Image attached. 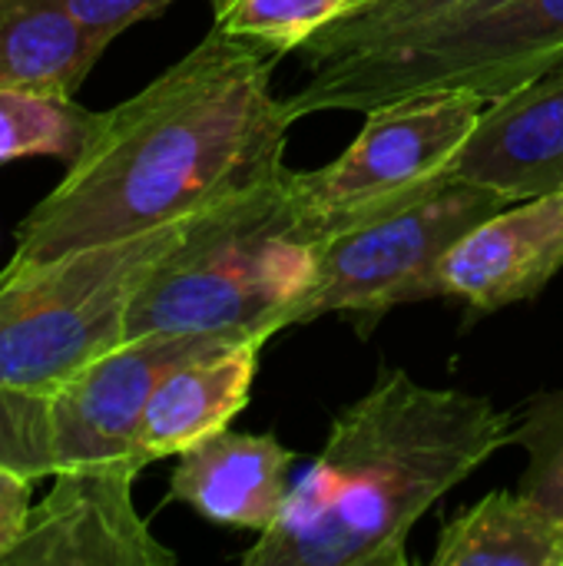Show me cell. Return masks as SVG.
I'll list each match as a JSON object with an SVG mask.
<instances>
[{
	"label": "cell",
	"instance_id": "cell-1",
	"mask_svg": "<svg viewBox=\"0 0 563 566\" xmlns=\"http://www.w3.org/2000/svg\"><path fill=\"white\" fill-rule=\"evenodd\" d=\"M279 56L212 27L136 96L96 113L63 179L20 222L3 269L192 219L275 176L295 123L272 93Z\"/></svg>",
	"mask_w": 563,
	"mask_h": 566
},
{
	"label": "cell",
	"instance_id": "cell-2",
	"mask_svg": "<svg viewBox=\"0 0 563 566\" xmlns=\"http://www.w3.org/2000/svg\"><path fill=\"white\" fill-rule=\"evenodd\" d=\"M514 415L491 398L385 371L348 401L246 566H408L415 524L501 448Z\"/></svg>",
	"mask_w": 563,
	"mask_h": 566
},
{
	"label": "cell",
	"instance_id": "cell-3",
	"mask_svg": "<svg viewBox=\"0 0 563 566\" xmlns=\"http://www.w3.org/2000/svg\"><path fill=\"white\" fill-rule=\"evenodd\" d=\"M292 172L282 166L196 212L133 295L126 338L285 332L319 265V239L302 222Z\"/></svg>",
	"mask_w": 563,
	"mask_h": 566
},
{
	"label": "cell",
	"instance_id": "cell-4",
	"mask_svg": "<svg viewBox=\"0 0 563 566\" xmlns=\"http://www.w3.org/2000/svg\"><path fill=\"white\" fill-rule=\"evenodd\" d=\"M554 70H563V0H498L405 43L315 66L285 103L302 119L329 109L368 113L438 90L498 99Z\"/></svg>",
	"mask_w": 563,
	"mask_h": 566
},
{
	"label": "cell",
	"instance_id": "cell-5",
	"mask_svg": "<svg viewBox=\"0 0 563 566\" xmlns=\"http://www.w3.org/2000/svg\"><path fill=\"white\" fill-rule=\"evenodd\" d=\"M189 219L0 272V385L53 395L126 342V315L149 269Z\"/></svg>",
	"mask_w": 563,
	"mask_h": 566
},
{
	"label": "cell",
	"instance_id": "cell-6",
	"mask_svg": "<svg viewBox=\"0 0 563 566\" xmlns=\"http://www.w3.org/2000/svg\"><path fill=\"white\" fill-rule=\"evenodd\" d=\"M488 103V96L468 90H438L368 109L365 126L342 156L292 172L305 229L322 242L438 192L455 179V159Z\"/></svg>",
	"mask_w": 563,
	"mask_h": 566
},
{
	"label": "cell",
	"instance_id": "cell-7",
	"mask_svg": "<svg viewBox=\"0 0 563 566\" xmlns=\"http://www.w3.org/2000/svg\"><path fill=\"white\" fill-rule=\"evenodd\" d=\"M504 206H511L508 196L455 176L402 212L325 235L319 242L315 279L289 312L285 332L322 315H345L368 338L388 312L445 298L441 262L448 249Z\"/></svg>",
	"mask_w": 563,
	"mask_h": 566
},
{
	"label": "cell",
	"instance_id": "cell-8",
	"mask_svg": "<svg viewBox=\"0 0 563 566\" xmlns=\"http://www.w3.org/2000/svg\"><path fill=\"white\" fill-rule=\"evenodd\" d=\"M239 338L249 335L149 332V335L126 338L123 345L90 361L63 388L53 391L56 464L76 468V464L129 461L146 468L136 454V434L156 385L179 361Z\"/></svg>",
	"mask_w": 563,
	"mask_h": 566
},
{
	"label": "cell",
	"instance_id": "cell-9",
	"mask_svg": "<svg viewBox=\"0 0 563 566\" xmlns=\"http://www.w3.org/2000/svg\"><path fill=\"white\" fill-rule=\"evenodd\" d=\"M143 468L76 464L53 474L50 494L30 507L27 524L3 566H173L139 517L133 484Z\"/></svg>",
	"mask_w": 563,
	"mask_h": 566
},
{
	"label": "cell",
	"instance_id": "cell-10",
	"mask_svg": "<svg viewBox=\"0 0 563 566\" xmlns=\"http://www.w3.org/2000/svg\"><path fill=\"white\" fill-rule=\"evenodd\" d=\"M561 269L563 192H548L471 226L441 262V289L481 318L538 298Z\"/></svg>",
	"mask_w": 563,
	"mask_h": 566
},
{
	"label": "cell",
	"instance_id": "cell-11",
	"mask_svg": "<svg viewBox=\"0 0 563 566\" xmlns=\"http://www.w3.org/2000/svg\"><path fill=\"white\" fill-rule=\"evenodd\" d=\"M455 176L511 202L563 192V70L491 99L455 159Z\"/></svg>",
	"mask_w": 563,
	"mask_h": 566
},
{
	"label": "cell",
	"instance_id": "cell-12",
	"mask_svg": "<svg viewBox=\"0 0 563 566\" xmlns=\"http://www.w3.org/2000/svg\"><path fill=\"white\" fill-rule=\"evenodd\" d=\"M295 454L272 434L216 431L176 454L169 501L219 527L269 531L285 507Z\"/></svg>",
	"mask_w": 563,
	"mask_h": 566
},
{
	"label": "cell",
	"instance_id": "cell-13",
	"mask_svg": "<svg viewBox=\"0 0 563 566\" xmlns=\"http://www.w3.org/2000/svg\"><path fill=\"white\" fill-rule=\"evenodd\" d=\"M265 342V335H249L169 368L139 421V461L149 468L153 461L176 458L202 438L229 428V421L249 405Z\"/></svg>",
	"mask_w": 563,
	"mask_h": 566
},
{
	"label": "cell",
	"instance_id": "cell-14",
	"mask_svg": "<svg viewBox=\"0 0 563 566\" xmlns=\"http://www.w3.org/2000/svg\"><path fill=\"white\" fill-rule=\"evenodd\" d=\"M106 46L63 0H0V90L76 96Z\"/></svg>",
	"mask_w": 563,
	"mask_h": 566
},
{
	"label": "cell",
	"instance_id": "cell-15",
	"mask_svg": "<svg viewBox=\"0 0 563 566\" xmlns=\"http://www.w3.org/2000/svg\"><path fill=\"white\" fill-rule=\"evenodd\" d=\"M435 566H563V524L518 491H494L441 527Z\"/></svg>",
	"mask_w": 563,
	"mask_h": 566
},
{
	"label": "cell",
	"instance_id": "cell-16",
	"mask_svg": "<svg viewBox=\"0 0 563 566\" xmlns=\"http://www.w3.org/2000/svg\"><path fill=\"white\" fill-rule=\"evenodd\" d=\"M498 0H358L338 20L322 27L299 56L309 70L352 60L372 50L405 43L418 33L445 27L451 20L471 17Z\"/></svg>",
	"mask_w": 563,
	"mask_h": 566
},
{
	"label": "cell",
	"instance_id": "cell-17",
	"mask_svg": "<svg viewBox=\"0 0 563 566\" xmlns=\"http://www.w3.org/2000/svg\"><path fill=\"white\" fill-rule=\"evenodd\" d=\"M93 119L96 113L83 109L73 96L0 90V166L27 156L70 163L83 149Z\"/></svg>",
	"mask_w": 563,
	"mask_h": 566
},
{
	"label": "cell",
	"instance_id": "cell-18",
	"mask_svg": "<svg viewBox=\"0 0 563 566\" xmlns=\"http://www.w3.org/2000/svg\"><path fill=\"white\" fill-rule=\"evenodd\" d=\"M355 3L358 0H212V27L285 56L292 50L299 53Z\"/></svg>",
	"mask_w": 563,
	"mask_h": 566
},
{
	"label": "cell",
	"instance_id": "cell-19",
	"mask_svg": "<svg viewBox=\"0 0 563 566\" xmlns=\"http://www.w3.org/2000/svg\"><path fill=\"white\" fill-rule=\"evenodd\" d=\"M511 444L528 454L518 488L563 524V385L528 401Z\"/></svg>",
	"mask_w": 563,
	"mask_h": 566
},
{
	"label": "cell",
	"instance_id": "cell-20",
	"mask_svg": "<svg viewBox=\"0 0 563 566\" xmlns=\"http://www.w3.org/2000/svg\"><path fill=\"white\" fill-rule=\"evenodd\" d=\"M0 468L30 481L56 474L53 395L0 385Z\"/></svg>",
	"mask_w": 563,
	"mask_h": 566
},
{
	"label": "cell",
	"instance_id": "cell-21",
	"mask_svg": "<svg viewBox=\"0 0 563 566\" xmlns=\"http://www.w3.org/2000/svg\"><path fill=\"white\" fill-rule=\"evenodd\" d=\"M103 43H113L139 20L159 17L176 0H63Z\"/></svg>",
	"mask_w": 563,
	"mask_h": 566
},
{
	"label": "cell",
	"instance_id": "cell-22",
	"mask_svg": "<svg viewBox=\"0 0 563 566\" xmlns=\"http://www.w3.org/2000/svg\"><path fill=\"white\" fill-rule=\"evenodd\" d=\"M30 494H33L30 478L0 468V564L13 551V544H17V537H20V531L27 524Z\"/></svg>",
	"mask_w": 563,
	"mask_h": 566
}]
</instances>
